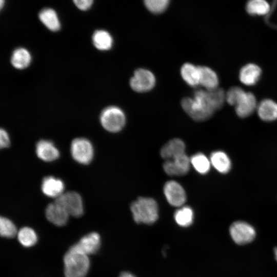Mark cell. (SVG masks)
Returning <instances> with one entry per match:
<instances>
[{
    "instance_id": "cell-6",
    "label": "cell",
    "mask_w": 277,
    "mask_h": 277,
    "mask_svg": "<svg viewBox=\"0 0 277 277\" xmlns=\"http://www.w3.org/2000/svg\"><path fill=\"white\" fill-rule=\"evenodd\" d=\"M71 153L73 159L82 164H89L93 157V148L85 138H76L71 144Z\"/></svg>"
},
{
    "instance_id": "cell-35",
    "label": "cell",
    "mask_w": 277,
    "mask_h": 277,
    "mask_svg": "<svg viewBox=\"0 0 277 277\" xmlns=\"http://www.w3.org/2000/svg\"><path fill=\"white\" fill-rule=\"evenodd\" d=\"M5 3V0H0L1 9H2L3 7L4 6Z\"/></svg>"
},
{
    "instance_id": "cell-36",
    "label": "cell",
    "mask_w": 277,
    "mask_h": 277,
    "mask_svg": "<svg viewBox=\"0 0 277 277\" xmlns=\"http://www.w3.org/2000/svg\"><path fill=\"white\" fill-rule=\"evenodd\" d=\"M274 254L276 260L277 261V247L274 249Z\"/></svg>"
},
{
    "instance_id": "cell-23",
    "label": "cell",
    "mask_w": 277,
    "mask_h": 277,
    "mask_svg": "<svg viewBox=\"0 0 277 277\" xmlns=\"http://www.w3.org/2000/svg\"><path fill=\"white\" fill-rule=\"evenodd\" d=\"M92 43L100 51L110 50L113 45V38L110 34L104 30H96L92 35Z\"/></svg>"
},
{
    "instance_id": "cell-9",
    "label": "cell",
    "mask_w": 277,
    "mask_h": 277,
    "mask_svg": "<svg viewBox=\"0 0 277 277\" xmlns=\"http://www.w3.org/2000/svg\"><path fill=\"white\" fill-rule=\"evenodd\" d=\"M190 165V158L184 153L171 160L165 161L163 169L169 175L180 176L187 173Z\"/></svg>"
},
{
    "instance_id": "cell-22",
    "label": "cell",
    "mask_w": 277,
    "mask_h": 277,
    "mask_svg": "<svg viewBox=\"0 0 277 277\" xmlns=\"http://www.w3.org/2000/svg\"><path fill=\"white\" fill-rule=\"evenodd\" d=\"M31 59L29 51L24 48L19 47L13 51L10 61L15 68L22 70L29 66Z\"/></svg>"
},
{
    "instance_id": "cell-29",
    "label": "cell",
    "mask_w": 277,
    "mask_h": 277,
    "mask_svg": "<svg viewBox=\"0 0 277 277\" xmlns=\"http://www.w3.org/2000/svg\"><path fill=\"white\" fill-rule=\"evenodd\" d=\"M15 225L9 219L1 216L0 219V233L3 237L12 238L17 234Z\"/></svg>"
},
{
    "instance_id": "cell-33",
    "label": "cell",
    "mask_w": 277,
    "mask_h": 277,
    "mask_svg": "<svg viewBox=\"0 0 277 277\" xmlns=\"http://www.w3.org/2000/svg\"><path fill=\"white\" fill-rule=\"evenodd\" d=\"M10 145V139L7 131L4 129L0 130V147L1 148L8 147Z\"/></svg>"
},
{
    "instance_id": "cell-30",
    "label": "cell",
    "mask_w": 277,
    "mask_h": 277,
    "mask_svg": "<svg viewBox=\"0 0 277 277\" xmlns=\"http://www.w3.org/2000/svg\"><path fill=\"white\" fill-rule=\"evenodd\" d=\"M145 5L151 12L160 13L168 7L169 0H144Z\"/></svg>"
},
{
    "instance_id": "cell-25",
    "label": "cell",
    "mask_w": 277,
    "mask_h": 277,
    "mask_svg": "<svg viewBox=\"0 0 277 277\" xmlns=\"http://www.w3.org/2000/svg\"><path fill=\"white\" fill-rule=\"evenodd\" d=\"M246 10L250 15H265L269 12L270 6L266 0H248Z\"/></svg>"
},
{
    "instance_id": "cell-15",
    "label": "cell",
    "mask_w": 277,
    "mask_h": 277,
    "mask_svg": "<svg viewBox=\"0 0 277 277\" xmlns=\"http://www.w3.org/2000/svg\"><path fill=\"white\" fill-rule=\"evenodd\" d=\"M64 187V184L61 180L51 176L45 177L41 185L44 194L51 197L57 198L62 194Z\"/></svg>"
},
{
    "instance_id": "cell-2",
    "label": "cell",
    "mask_w": 277,
    "mask_h": 277,
    "mask_svg": "<svg viewBox=\"0 0 277 277\" xmlns=\"http://www.w3.org/2000/svg\"><path fill=\"white\" fill-rule=\"evenodd\" d=\"M64 274L66 277H85L90 267L88 255L73 245L64 257Z\"/></svg>"
},
{
    "instance_id": "cell-14",
    "label": "cell",
    "mask_w": 277,
    "mask_h": 277,
    "mask_svg": "<svg viewBox=\"0 0 277 277\" xmlns=\"http://www.w3.org/2000/svg\"><path fill=\"white\" fill-rule=\"evenodd\" d=\"M261 74L262 70L258 65L249 63L241 69L239 72V79L243 84L252 86L259 81Z\"/></svg>"
},
{
    "instance_id": "cell-13",
    "label": "cell",
    "mask_w": 277,
    "mask_h": 277,
    "mask_svg": "<svg viewBox=\"0 0 277 277\" xmlns=\"http://www.w3.org/2000/svg\"><path fill=\"white\" fill-rule=\"evenodd\" d=\"M36 153L40 159L45 162L54 161L60 156V152L53 143L45 140H41L37 143Z\"/></svg>"
},
{
    "instance_id": "cell-27",
    "label": "cell",
    "mask_w": 277,
    "mask_h": 277,
    "mask_svg": "<svg viewBox=\"0 0 277 277\" xmlns=\"http://www.w3.org/2000/svg\"><path fill=\"white\" fill-rule=\"evenodd\" d=\"M190 159L191 165L199 173L206 174L209 171L211 165L210 161L204 154L196 153Z\"/></svg>"
},
{
    "instance_id": "cell-3",
    "label": "cell",
    "mask_w": 277,
    "mask_h": 277,
    "mask_svg": "<svg viewBox=\"0 0 277 277\" xmlns=\"http://www.w3.org/2000/svg\"><path fill=\"white\" fill-rule=\"evenodd\" d=\"M130 209L133 218L137 223L152 224L159 217L157 203L152 198L140 197L131 204Z\"/></svg>"
},
{
    "instance_id": "cell-11",
    "label": "cell",
    "mask_w": 277,
    "mask_h": 277,
    "mask_svg": "<svg viewBox=\"0 0 277 277\" xmlns=\"http://www.w3.org/2000/svg\"><path fill=\"white\" fill-rule=\"evenodd\" d=\"M234 106L235 112L239 117H248L257 108L255 96L250 92L245 91Z\"/></svg>"
},
{
    "instance_id": "cell-5",
    "label": "cell",
    "mask_w": 277,
    "mask_h": 277,
    "mask_svg": "<svg viewBox=\"0 0 277 277\" xmlns=\"http://www.w3.org/2000/svg\"><path fill=\"white\" fill-rule=\"evenodd\" d=\"M156 78L153 73L144 68L136 69L129 81L131 89L138 93L150 91L155 85Z\"/></svg>"
},
{
    "instance_id": "cell-20",
    "label": "cell",
    "mask_w": 277,
    "mask_h": 277,
    "mask_svg": "<svg viewBox=\"0 0 277 277\" xmlns=\"http://www.w3.org/2000/svg\"><path fill=\"white\" fill-rule=\"evenodd\" d=\"M200 72V85L206 90H212L217 88L219 78L216 72L211 68L205 66H199Z\"/></svg>"
},
{
    "instance_id": "cell-1",
    "label": "cell",
    "mask_w": 277,
    "mask_h": 277,
    "mask_svg": "<svg viewBox=\"0 0 277 277\" xmlns=\"http://www.w3.org/2000/svg\"><path fill=\"white\" fill-rule=\"evenodd\" d=\"M226 101V93L222 88L196 90L193 97H185L181 102L185 112L193 120L204 121L221 108Z\"/></svg>"
},
{
    "instance_id": "cell-18",
    "label": "cell",
    "mask_w": 277,
    "mask_h": 277,
    "mask_svg": "<svg viewBox=\"0 0 277 277\" xmlns=\"http://www.w3.org/2000/svg\"><path fill=\"white\" fill-rule=\"evenodd\" d=\"M259 117L265 122H271L277 119V103L271 99L261 101L257 106Z\"/></svg>"
},
{
    "instance_id": "cell-8",
    "label": "cell",
    "mask_w": 277,
    "mask_h": 277,
    "mask_svg": "<svg viewBox=\"0 0 277 277\" xmlns=\"http://www.w3.org/2000/svg\"><path fill=\"white\" fill-rule=\"evenodd\" d=\"M229 232L233 241L239 245H244L251 242L256 235L254 228L243 221H236L232 223L230 227Z\"/></svg>"
},
{
    "instance_id": "cell-21",
    "label": "cell",
    "mask_w": 277,
    "mask_h": 277,
    "mask_svg": "<svg viewBox=\"0 0 277 277\" xmlns=\"http://www.w3.org/2000/svg\"><path fill=\"white\" fill-rule=\"evenodd\" d=\"M181 74L184 81L190 86L200 85V72L198 66L190 63H184L181 68Z\"/></svg>"
},
{
    "instance_id": "cell-26",
    "label": "cell",
    "mask_w": 277,
    "mask_h": 277,
    "mask_svg": "<svg viewBox=\"0 0 277 277\" xmlns=\"http://www.w3.org/2000/svg\"><path fill=\"white\" fill-rule=\"evenodd\" d=\"M193 212L188 206H183L175 211L174 218L180 226L186 227L192 224L193 220Z\"/></svg>"
},
{
    "instance_id": "cell-32",
    "label": "cell",
    "mask_w": 277,
    "mask_h": 277,
    "mask_svg": "<svg viewBox=\"0 0 277 277\" xmlns=\"http://www.w3.org/2000/svg\"><path fill=\"white\" fill-rule=\"evenodd\" d=\"M77 8L82 11L89 10L92 6L93 0H73Z\"/></svg>"
},
{
    "instance_id": "cell-16",
    "label": "cell",
    "mask_w": 277,
    "mask_h": 277,
    "mask_svg": "<svg viewBox=\"0 0 277 277\" xmlns=\"http://www.w3.org/2000/svg\"><path fill=\"white\" fill-rule=\"evenodd\" d=\"M100 245V235L95 232L84 236L75 244L78 248L87 255L96 253L98 250Z\"/></svg>"
},
{
    "instance_id": "cell-4",
    "label": "cell",
    "mask_w": 277,
    "mask_h": 277,
    "mask_svg": "<svg viewBox=\"0 0 277 277\" xmlns=\"http://www.w3.org/2000/svg\"><path fill=\"white\" fill-rule=\"evenodd\" d=\"M100 120L105 130L114 133L119 132L123 128L126 123V116L120 108L110 106L102 110Z\"/></svg>"
},
{
    "instance_id": "cell-12",
    "label": "cell",
    "mask_w": 277,
    "mask_h": 277,
    "mask_svg": "<svg viewBox=\"0 0 277 277\" xmlns=\"http://www.w3.org/2000/svg\"><path fill=\"white\" fill-rule=\"evenodd\" d=\"M45 213L48 220L58 226L66 225L69 215L68 212L55 202L48 205Z\"/></svg>"
},
{
    "instance_id": "cell-28",
    "label": "cell",
    "mask_w": 277,
    "mask_h": 277,
    "mask_svg": "<svg viewBox=\"0 0 277 277\" xmlns=\"http://www.w3.org/2000/svg\"><path fill=\"white\" fill-rule=\"evenodd\" d=\"M17 234L18 241L24 247H31L37 242V235L35 232L30 227L22 228Z\"/></svg>"
},
{
    "instance_id": "cell-24",
    "label": "cell",
    "mask_w": 277,
    "mask_h": 277,
    "mask_svg": "<svg viewBox=\"0 0 277 277\" xmlns=\"http://www.w3.org/2000/svg\"><path fill=\"white\" fill-rule=\"evenodd\" d=\"M211 164L219 172L222 173L228 172L231 168V162L228 155L224 152L216 151L210 155Z\"/></svg>"
},
{
    "instance_id": "cell-17",
    "label": "cell",
    "mask_w": 277,
    "mask_h": 277,
    "mask_svg": "<svg viewBox=\"0 0 277 277\" xmlns=\"http://www.w3.org/2000/svg\"><path fill=\"white\" fill-rule=\"evenodd\" d=\"M185 153V144L180 138H173L168 141L162 148L161 156L166 160H171Z\"/></svg>"
},
{
    "instance_id": "cell-19",
    "label": "cell",
    "mask_w": 277,
    "mask_h": 277,
    "mask_svg": "<svg viewBox=\"0 0 277 277\" xmlns=\"http://www.w3.org/2000/svg\"><path fill=\"white\" fill-rule=\"evenodd\" d=\"M38 18L44 25L51 31H58L61 23L56 11L50 8H45L38 13Z\"/></svg>"
},
{
    "instance_id": "cell-7",
    "label": "cell",
    "mask_w": 277,
    "mask_h": 277,
    "mask_svg": "<svg viewBox=\"0 0 277 277\" xmlns=\"http://www.w3.org/2000/svg\"><path fill=\"white\" fill-rule=\"evenodd\" d=\"M60 205L69 215L80 217L83 214V204L80 195L74 191L63 193L55 201Z\"/></svg>"
},
{
    "instance_id": "cell-10",
    "label": "cell",
    "mask_w": 277,
    "mask_h": 277,
    "mask_svg": "<svg viewBox=\"0 0 277 277\" xmlns=\"http://www.w3.org/2000/svg\"><path fill=\"white\" fill-rule=\"evenodd\" d=\"M164 192L168 202L173 206L181 207L186 202L185 191L176 181L166 182L164 187Z\"/></svg>"
},
{
    "instance_id": "cell-31",
    "label": "cell",
    "mask_w": 277,
    "mask_h": 277,
    "mask_svg": "<svg viewBox=\"0 0 277 277\" xmlns=\"http://www.w3.org/2000/svg\"><path fill=\"white\" fill-rule=\"evenodd\" d=\"M244 92L241 87H232L226 92V101L229 105L235 106Z\"/></svg>"
},
{
    "instance_id": "cell-34",
    "label": "cell",
    "mask_w": 277,
    "mask_h": 277,
    "mask_svg": "<svg viewBox=\"0 0 277 277\" xmlns=\"http://www.w3.org/2000/svg\"><path fill=\"white\" fill-rule=\"evenodd\" d=\"M119 277H136V276L130 272H123L120 274Z\"/></svg>"
}]
</instances>
